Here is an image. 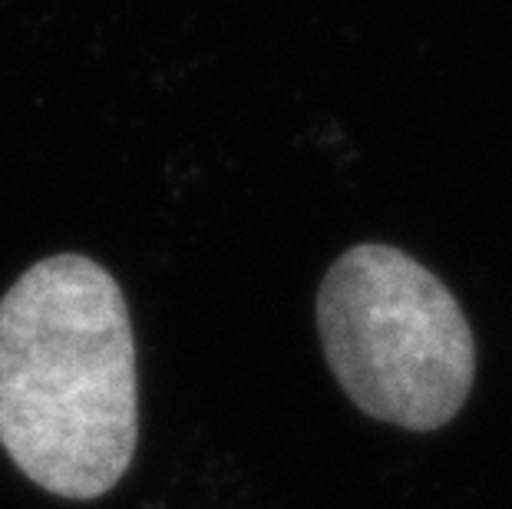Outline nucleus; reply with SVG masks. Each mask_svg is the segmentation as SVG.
<instances>
[{
    "mask_svg": "<svg viewBox=\"0 0 512 509\" xmlns=\"http://www.w3.org/2000/svg\"><path fill=\"white\" fill-rule=\"evenodd\" d=\"M136 440L123 291L86 255L43 258L0 301V447L40 490L96 500L123 480Z\"/></svg>",
    "mask_w": 512,
    "mask_h": 509,
    "instance_id": "obj_1",
    "label": "nucleus"
},
{
    "mask_svg": "<svg viewBox=\"0 0 512 509\" xmlns=\"http://www.w3.org/2000/svg\"><path fill=\"white\" fill-rule=\"evenodd\" d=\"M318 331L337 384L367 417L437 430L470 397V321L453 291L394 245H354L328 268Z\"/></svg>",
    "mask_w": 512,
    "mask_h": 509,
    "instance_id": "obj_2",
    "label": "nucleus"
}]
</instances>
